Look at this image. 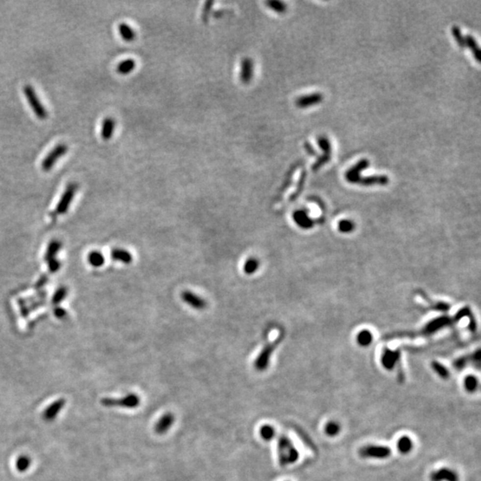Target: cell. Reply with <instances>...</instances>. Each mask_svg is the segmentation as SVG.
Returning a JSON list of instances; mask_svg holds the SVG:
<instances>
[{
  "label": "cell",
  "instance_id": "6da1fadb",
  "mask_svg": "<svg viewBox=\"0 0 481 481\" xmlns=\"http://www.w3.org/2000/svg\"><path fill=\"white\" fill-rule=\"evenodd\" d=\"M24 93L28 100L30 108L34 112L35 115L40 120H46L48 118V112L45 108L43 103H41L34 88L31 85H25L24 87Z\"/></svg>",
  "mask_w": 481,
  "mask_h": 481
},
{
  "label": "cell",
  "instance_id": "7a4b0ae2",
  "mask_svg": "<svg viewBox=\"0 0 481 481\" xmlns=\"http://www.w3.org/2000/svg\"><path fill=\"white\" fill-rule=\"evenodd\" d=\"M279 459L282 465L290 464L298 460L299 453L291 444L290 439L287 437H282L279 441Z\"/></svg>",
  "mask_w": 481,
  "mask_h": 481
},
{
  "label": "cell",
  "instance_id": "3957f363",
  "mask_svg": "<svg viewBox=\"0 0 481 481\" xmlns=\"http://www.w3.org/2000/svg\"><path fill=\"white\" fill-rule=\"evenodd\" d=\"M391 449L385 446L380 445H368L361 447L359 450V456L363 458L372 459H386L390 456Z\"/></svg>",
  "mask_w": 481,
  "mask_h": 481
},
{
  "label": "cell",
  "instance_id": "277c9868",
  "mask_svg": "<svg viewBox=\"0 0 481 481\" xmlns=\"http://www.w3.org/2000/svg\"><path fill=\"white\" fill-rule=\"evenodd\" d=\"M67 152H68V146L66 144H57L55 147L52 149V151L42 161V163H41L42 169L45 171H49L50 169L54 167L55 163L59 160L60 158L63 157Z\"/></svg>",
  "mask_w": 481,
  "mask_h": 481
},
{
  "label": "cell",
  "instance_id": "5b68a950",
  "mask_svg": "<svg viewBox=\"0 0 481 481\" xmlns=\"http://www.w3.org/2000/svg\"><path fill=\"white\" fill-rule=\"evenodd\" d=\"M279 341H280V339H276L272 343L268 344L265 349L262 350V352L260 354L259 358L256 361V367L259 370H264V369L266 368V366L268 365L269 359H270L271 354L273 353V351L275 350L276 346L279 343Z\"/></svg>",
  "mask_w": 481,
  "mask_h": 481
},
{
  "label": "cell",
  "instance_id": "8992f818",
  "mask_svg": "<svg viewBox=\"0 0 481 481\" xmlns=\"http://www.w3.org/2000/svg\"><path fill=\"white\" fill-rule=\"evenodd\" d=\"M182 300L192 309L197 310H204L206 308L207 302L200 296L193 293L191 290H185L181 294Z\"/></svg>",
  "mask_w": 481,
  "mask_h": 481
},
{
  "label": "cell",
  "instance_id": "52a82bcc",
  "mask_svg": "<svg viewBox=\"0 0 481 481\" xmlns=\"http://www.w3.org/2000/svg\"><path fill=\"white\" fill-rule=\"evenodd\" d=\"M432 481H459L458 474L448 468H442L431 474Z\"/></svg>",
  "mask_w": 481,
  "mask_h": 481
},
{
  "label": "cell",
  "instance_id": "ba28073f",
  "mask_svg": "<svg viewBox=\"0 0 481 481\" xmlns=\"http://www.w3.org/2000/svg\"><path fill=\"white\" fill-rule=\"evenodd\" d=\"M254 72V64L251 58H245L241 62L240 79L241 82L248 84L251 82Z\"/></svg>",
  "mask_w": 481,
  "mask_h": 481
},
{
  "label": "cell",
  "instance_id": "9c48e42d",
  "mask_svg": "<svg viewBox=\"0 0 481 481\" xmlns=\"http://www.w3.org/2000/svg\"><path fill=\"white\" fill-rule=\"evenodd\" d=\"M322 101H323V96L321 94L315 93L300 96L297 99L296 104L300 108H308L309 106L320 103Z\"/></svg>",
  "mask_w": 481,
  "mask_h": 481
},
{
  "label": "cell",
  "instance_id": "30bf717a",
  "mask_svg": "<svg viewBox=\"0 0 481 481\" xmlns=\"http://www.w3.org/2000/svg\"><path fill=\"white\" fill-rule=\"evenodd\" d=\"M77 188H78V186L74 183H71L69 186L67 187L66 190L64 192V195L62 197V200L60 201L59 205H58V210L60 211H64L68 208L71 201H72V198H73L74 194L76 192Z\"/></svg>",
  "mask_w": 481,
  "mask_h": 481
},
{
  "label": "cell",
  "instance_id": "8fae6325",
  "mask_svg": "<svg viewBox=\"0 0 481 481\" xmlns=\"http://www.w3.org/2000/svg\"><path fill=\"white\" fill-rule=\"evenodd\" d=\"M354 184H361L363 186H372V185H386L388 183V178L386 176H372V177H362L359 176V177L355 178L353 182Z\"/></svg>",
  "mask_w": 481,
  "mask_h": 481
},
{
  "label": "cell",
  "instance_id": "7c38bea8",
  "mask_svg": "<svg viewBox=\"0 0 481 481\" xmlns=\"http://www.w3.org/2000/svg\"><path fill=\"white\" fill-rule=\"evenodd\" d=\"M116 122L115 120L111 117H107L104 119L102 122V128H101V137L103 140L107 141L109 139L113 138V132L115 130Z\"/></svg>",
  "mask_w": 481,
  "mask_h": 481
},
{
  "label": "cell",
  "instance_id": "4fadbf2b",
  "mask_svg": "<svg viewBox=\"0 0 481 481\" xmlns=\"http://www.w3.org/2000/svg\"><path fill=\"white\" fill-rule=\"evenodd\" d=\"M368 160H366V159H363V160H361V161L358 162V163H357V164H356L354 167L351 168H349L348 172L346 173V176H345V177H346V179H347L348 181L350 182V183H352L355 178H357V177H359L360 172L362 171V170L364 169V168H366L368 167Z\"/></svg>",
  "mask_w": 481,
  "mask_h": 481
},
{
  "label": "cell",
  "instance_id": "5bb4252c",
  "mask_svg": "<svg viewBox=\"0 0 481 481\" xmlns=\"http://www.w3.org/2000/svg\"><path fill=\"white\" fill-rule=\"evenodd\" d=\"M103 404H104L105 406L122 405V406H125L126 408H133V407H135V406L138 405V398L136 396H134V395H130V396H128L127 398H122L121 400L104 399V400H103Z\"/></svg>",
  "mask_w": 481,
  "mask_h": 481
},
{
  "label": "cell",
  "instance_id": "9a60e30c",
  "mask_svg": "<svg viewBox=\"0 0 481 481\" xmlns=\"http://www.w3.org/2000/svg\"><path fill=\"white\" fill-rule=\"evenodd\" d=\"M64 403L65 402H64V399H59L56 402L53 403L48 409H46L44 414H43L45 420L51 421L55 418L60 410L64 408Z\"/></svg>",
  "mask_w": 481,
  "mask_h": 481
},
{
  "label": "cell",
  "instance_id": "2e32d148",
  "mask_svg": "<svg viewBox=\"0 0 481 481\" xmlns=\"http://www.w3.org/2000/svg\"><path fill=\"white\" fill-rule=\"evenodd\" d=\"M119 32L123 40L130 42L136 39V31L129 25L122 23L119 25Z\"/></svg>",
  "mask_w": 481,
  "mask_h": 481
},
{
  "label": "cell",
  "instance_id": "e0dca14e",
  "mask_svg": "<svg viewBox=\"0 0 481 481\" xmlns=\"http://www.w3.org/2000/svg\"><path fill=\"white\" fill-rule=\"evenodd\" d=\"M398 359H399V355L398 352H392L388 350L383 355V364L387 369H392L398 362Z\"/></svg>",
  "mask_w": 481,
  "mask_h": 481
},
{
  "label": "cell",
  "instance_id": "ac0fdd59",
  "mask_svg": "<svg viewBox=\"0 0 481 481\" xmlns=\"http://www.w3.org/2000/svg\"><path fill=\"white\" fill-rule=\"evenodd\" d=\"M136 68V62L133 59H126L120 62L117 66V72L121 75H127L132 72Z\"/></svg>",
  "mask_w": 481,
  "mask_h": 481
},
{
  "label": "cell",
  "instance_id": "d6986e66",
  "mask_svg": "<svg viewBox=\"0 0 481 481\" xmlns=\"http://www.w3.org/2000/svg\"><path fill=\"white\" fill-rule=\"evenodd\" d=\"M464 40H465V46L471 50L475 59L478 62H480L481 61V51H480V48L477 45L476 40H474V38L471 35H466L464 37Z\"/></svg>",
  "mask_w": 481,
  "mask_h": 481
},
{
  "label": "cell",
  "instance_id": "ffe728a7",
  "mask_svg": "<svg viewBox=\"0 0 481 481\" xmlns=\"http://www.w3.org/2000/svg\"><path fill=\"white\" fill-rule=\"evenodd\" d=\"M293 218H294L295 222L301 227L308 228V227L312 226L311 219H310V217L305 213L304 211H296L293 214Z\"/></svg>",
  "mask_w": 481,
  "mask_h": 481
},
{
  "label": "cell",
  "instance_id": "44dd1931",
  "mask_svg": "<svg viewBox=\"0 0 481 481\" xmlns=\"http://www.w3.org/2000/svg\"><path fill=\"white\" fill-rule=\"evenodd\" d=\"M113 258L116 261H121L123 263H130L132 261V256L127 251L124 250H114L113 251Z\"/></svg>",
  "mask_w": 481,
  "mask_h": 481
},
{
  "label": "cell",
  "instance_id": "7402d4cb",
  "mask_svg": "<svg viewBox=\"0 0 481 481\" xmlns=\"http://www.w3.org/2000/svg\"><path fill=\"white\" fill-rule=\"evenodd\" d=\"M398 450L403 454H408L412 450V439L408 436H404L401 437L398 443Z\"/></svg>",
  "mask_w": 481,
  "mask_h": 481
},
{
  "label": "cell",
  "instance_id": "603a6c76",
  "mask_svg": "<svg viewBox=\"0 0 481 481\" xmlns=\"http://www.w3.org/2000/svg\"><path fill=\"white\" fill-rule=\"evenodd\" d=\"M259 266H260L259 261L255 258H251L246 261L245 264L243 265V271L247 275H252L258 270Z\"/></svg>",
  "mask_w": 481,
  "mask_h": 481
},
{
  "label": "cell",
  "instance_id": "cb8c5ba5",
  "mask_svg": "<svg viewBox=\"0 0 481 481\" xmlns=\"http://www.w3.org/2000/svg\"><path fill=\"white\" fill-rule=\"evenodd\" d=\"M478 385H479L478 380L473 375H469L464 380V387L469 392H474L478 388Z\"/></svg>",
  "mask_w": 481,
  "mask_h": 481
},
{
  "label": "cell",
  "instance_id": "d4e9b609",
  "mask_svg": "<svg viewBox=\"0 0 481 481\" xmlns=\"http://www.w3.org/2000/svg\"><path fill=\"white\" fill-rule=\"evenodd\" d=\"M266 5L270 9L275 11L276 13H279V14L285 13L287 9V6L285 3L281 2V1H268V2H266Z\"/></svg>",
  "mask_w": 481,
  "mask_h": 481
},
{
  "label": "cell",
  "instance_id": "484cf974",
  "mask_svg": "<svg viewBox=\"0 0 481 481\" xmlns=\"http://www.w3.org/2000/svg\"><path fill=\"white\" fill-rule=\"evenodd\" d=\"M340 431V426L339 423L336 422H330L325 426V432L328 436L334 437L336 436Z\"/></svg>",
  "mask_w": 481,
  "mask_h": 481
},
{
  "label": "cell",
  "instance_id": "4316f807",
  "mask_svg": "<svg viewBox=\"0 0 481 481\" xmlns=\"http://www.w3.org/2000/svg\"><path fill=\"white\" fill-rule=\"evenodd\" d=\"M452 33L454 35L455 39L457 40V44L459 47H461V48H465V40H464V37L461 34V31L459 27L457 26H453L452 27Z\"/></svg>",
  "mask_w": 481,
  "mask_h": 481
},
{
  "label": "cell",
  "instance_id": "83f0119b",
  "mask_svg": "<svg viewBox=\"0 0 481 481\" xmlns=\"http://www.w3.org/2000/svg\"><path fill=\"white\" fill-rule=\"evenodd\" d=\"M171 415L168 414L166 416L162 418V420L157 424V430L159 432H166L167 429L170 426L172 423Z\"/></svg>",
  "mask_w": 481,
  "mask_h": 481
},
{
  "label": "cell",
  "instance_id": "f1b7e54d",
  "mask_svg": "<svg viewBox=\"0 0 481 481\" xmlns=\"http://www.w3.org/2000/svg\"><path fill=\"white\" fill-rule=\"evenodd\" d=\"M318 145L319 147L323 150L324 152V154H327V155H331V152H332V145L330 144V141L327 139V138L325 137H320L318 138Z\"/></svg>",
  "mask_w": 481,
  "mask_h": 481
},
{
  "label": "cell",
  "instance_id": "f546056e",
  "mask_svg": "<svg viewBox=\"0 0 481 481\" xmlns=\"http://www.w3.org/2000/svg\"><path fill=\"white\" fill-rule=\"evenodd\" d=\"M432 368L442 379H447L449 377L448 370L444 365H442L441 363L437 362L432 363Z\"/></svg>",
  "mask_w": 481,
  "mask_h": 481
},
{
  "label": "cell",
  "instance_id": "4dcf8cb0",
  "mask_svg": "<svg viewBox=\"0 0 481 481\" xmlns=\"http://www.w3.org/2000/svg\"><path fill=\"white\" fill-rule=\"evenodd\" d=\"M30 464V460L29 457L22 456L20 458L17 459L16 461V468L19 471H25Z\"/></svg>",
  "mask_w": 481,
  "mask_h": 481
},
{
  "label": "cell",
  "instance_id": "1f68e13d",
  "mask_svg": "<svg viewBox=\"0 0 481 481\" xmlns=\"http://www.w3.org/2000/svg\"><path fill=\"white\" fill-rule=\"evenodd\" d=\"M275 431L269 425H265L261 429V436L265 439H271L275 436Z\"/></svg>",
  "mask_w": 481,
  "mask_h": 481
},
{
  "label": "cell",
  "instance_id": "d6a6232c",
  "mask_svg": "<svg viewBox=\"0 0 481 481\" xmlns=\"http://www.w3.org/2000/svg\"><path fill=\"white\" fill-rule=\"evenodd\" d=\"M372 341V335L369 333V332H363L359 335V344L363 345V346H366V345H369L371 343Z\"/></svg>",
  "mask_w": 481,
  "mask_h": 481
},
{
  "label": "cell",
  "instance_id": "836d02e7",
  "mask_svg": "<svg viewBox=\"0 0 481 481\" xmlns=\"http://www.w3.org/2000/svg\"><path fill=\"white\" fill-rule=\"evenodd\" d=\"M330 158H331V155H327V154H323L322 156L318 157L317 161L314 162V164L313 165V170L315 171V170L319 169L320 168L322 167L324 164L329 162Z\"/></svg>",
  "mask_w": 481,
  "mask_h": 481
},
{
  "label": "cell",
  "instance_id": "e575fe53",
  "mask_svg": "<svg viewBox=\"0 0 481 481\" xmlns=\"http://www.w3.org/2000/svg\"><path fill=\"white\" fill-rule=\"evenodd\" d=\"M90 261L91 263L95 265H101L103 264V256L99 253H95L93 255L91 256L90 258Z\"/></svg>",
  "mask_w": 481,
  "mask_h": 481
},
{
  "label": "cell",
  "instance_id": "d590c367",
  "mask_svg": "<svg viewBox=\"0 0 481 481\" xmlns=\"http://www.w3.org/2000/svg\"><path fill=\"white\" fill-rule=\"evenodd\" d=\"M352 227H353V224L351 222H349V220H343L342 222H340L339 224V229L343 232H349V231L352 230Z\"/></svg>",
  "mask_w": 481,
  "mask_h": 481
},
{
  "label": "cell",
  "instance_id": "8d00e7d4",
  "mask_svg": "<svg viewBox=\"0 0 481 481\" xmlns=\"http://www.w3.org/2000/svg\"><path fill=\"white\" fill-rule=\"evenodd\" d=\"M213 5V2H207L205 4V6L203 8V11H202V19L203 21L206 23L208 21V16H209V12L211 9V6Z\"/></svg>",
  "mask_w": 481,
  "mask_h": 481
},
{
  "label": "cell",
  "instance_id": "74e56055",
  "mask_svg": "<svg viewBox=\"0 0 481 481\" xmlns=\"http://www.w3.org/2000/svg\"><path fill=\"white\" fill-rule=\"evenodd\" d=\"M304 146L306 148V150H307V152H309L310 155H316V152L314 151V147L310 144V143H305Z\"/></svg>",
  "mask_w": 481,
  "mask_h": 481
}]
</instances>
